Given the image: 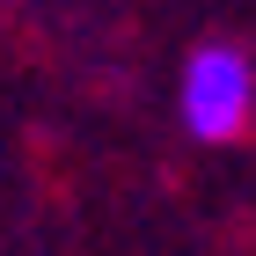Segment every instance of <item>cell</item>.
<instances>
[{
	"label": "cell",
	"mask_w": 256,
	"mask_h": 256,
	"mask_svg": "<svg viewBox=\"0 0 256 256\" xmlns=\"http://www.w3.org/2000/svg\"><path fill=\"white\" fill-rule=\"evenodd\" d=\"M249 102H256L249 59L227 52V44H198L190 66H183V124L198 139H234L249 124Z\"/></svg>",
	"instance_id": "6da1fadb"
}]
</instances>
